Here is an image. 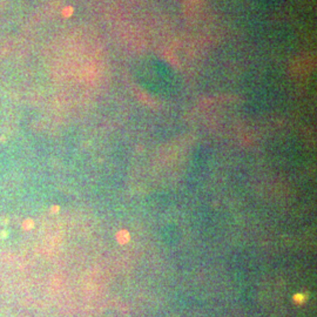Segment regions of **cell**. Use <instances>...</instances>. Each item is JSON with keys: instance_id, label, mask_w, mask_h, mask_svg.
Here are the masks:
<instances>
[{"instance_id": "1", "label": "cell", "mask_w": 317, "mask_h": 317, "mask_svg": "<svg viewBox=\"0 0 317 317\" xmlns=\"http://www.w3.org/2000/svg\"><path fill=\"white\" fill-rule=\"evenodd\" d=\"M128 240H129V235H128L127 232H125V230H122V232H120V233L118 234V241H119V243L123 244V243H126Z\"/></svg>"}, {"instance_id": "2", "label": "cell", "mask_w": 317, "mask_h": 317, "mask_svg": "<svg viewBox=\"0 0 317 317\" xmlns=\"http://www.w3.org/2000/svg\"><path fill=\"white\" fill-rule=\"evenodd\" d=\"M32 227H33V221H32L31 219H28V220H26V221H24V223H22V228H24L25 230H28V229H32Z\"/></svg>"}]
</instances>
